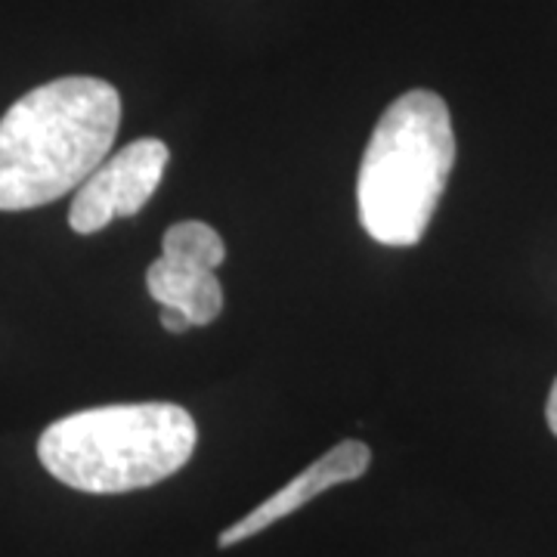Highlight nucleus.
<instances>
[{"label":"nucleus","instance_id":"39448f33","mask_svg":"<svg viewBox=\"0 0 557 557\" xmlns=\"http://www.w3.org/2000/svg\"><path fill=\"white\" fill-rule=\"evenodd\" d=\"M171 149L161 139L143 137L127 143L81 183L69 208V226L78 236H94L115 218L139 214L159 189Z\"/></svg>","mask_w":557,"mask_h":557},{"label":"nucleus","instance_id":"f03ea898","mask_svg":"<svg viewBox=\"0 0 557 557\" xmlns=\"http://www.w3.org/2000/svg\"><path fill=\"white\" fill-rule=\"evenodd\" d=\"M196 446V418L177 403H119L53 421L40 434L38 458L78 493L119 496L174 478Z\"/></svg>","mask_w":557,"mask_h":557},{"label":"nucleus","instance_id":"423d86ee","mask_svg":"<svg viewBox=\"0 0 557 557\" xmlns=\"http://www.w3.org/2000/svg\"><path fill=\"white\" fill-rule=\"evenodd\" d=\"M372 465V449L362 440H341L338 446H332L325 456H319L313 465H307L298 478L288 480L282 490H276L267 502H260L258 508H251L233 527H226L218 536L220 548H233L245 539H255L263 530H270L282 518H292L300 511L307 502H313L322 493L335 490L341 483H354Z\"/></svg>","mask_w":557,"mask_h":557},{"label":"nucleus","instance_id":"6e6552de","mask_svg":"<svg viewBox=\"0 0 557 557\" xmlns=\"http://www.w3.org/2000/svg\"><path fill=\"white\" fill-rule=\"evenodd\" d=\"M545 418H548V428H552V434L557 437V379H555V384H552L548 403H545Z\"/></svg>","mask_w":557,"mask_h":557},{"label":"nucleus","instance_id":"20e7f679","mask_svg":"<svg viewBox=\"0 0 557 557\" xmlns=\"http://www.w3.org/2000/svg\"><path fill=\"white\" fill-rule=\"evenodd\" d=\"M226 245L214 226L180 220L161 239V258L146 270V288L161 307H177L193 325H211L223 310L218 267Z\"/></svg>","mask_w":557,"mask_h":557},{"label":"nucleus","instance_id":"7ed1b4c3","mask_svg":"<svg viewBox=\"0 0 557 557\" xmlns=\"http://www.w3.org/2000/svg\"><path fill=\"white\" fill-rule=\"evenodd\" d=\"M456 164L449 106L434 90H409L375 124L362 152L357 205L362 230L381 245L424 239Z\"/></svg>","mask_w":557,"mask_h":557},{"label":"nucleus","instance_id":"f257e3e1","mask_svg":"<svg viewBox=\"0 0 557 557\" xmlns=\"http://www.w3.org/2000/svg\"><path fill=\"white\" fill-rule=\"evenodd\" d=\"M121 97L100 78H57L0 119V211H32L78 189L119 137Z\"/></svg>","mask_w":557,"mask_h":557},{"label":"nucleus","instance_id":"0eeeda50","mask_svg":"<svg viewBox=\"0 0 557 557\" xmlns=\"http://www.w3.org/2000/svg\"><path fill=\"white\" fill-rule=\"evenodd\" d=\"M161 325L171 332V335H183V332H189L193 329V322H189V317L183 313V310H177V307H161Z\"/></svg>","mask_w":557,"mask_h":557}]
</instances>
